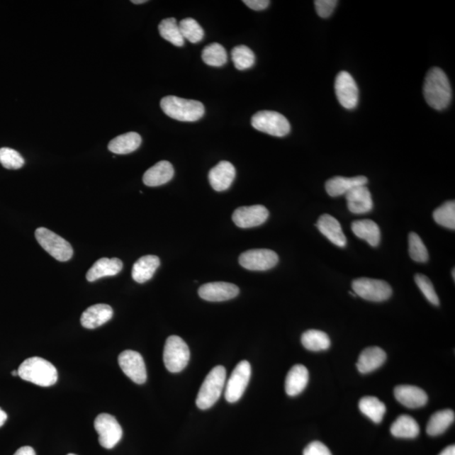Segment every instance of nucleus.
I'll return each mask as SVG.
<instances>
[{
	"label": "nucleus",
	"instance_id": "1",
	"mask_svg": "<svg viewBox=\"0 0 455 455\" xmlns=\"http://www.w3.org/2000/svg\"><path fill=\"white\" fill-rule=\"evenodd\" d=\"M423 94L427 104L442 111L447 108L452 99V90L447 75L439 68L429 70L426 76Z\"/></svg>",
	"mask_w": 455,
	"mask_h": 455
},
{
	"label": "nucleus",
	"instance_id": "2",
	"mask_svg": "<svg viewBox=\"0 0 455 455\" xmlns=\"http://www.w3.org/2000/svg\"><path fill=\"white\" fill-rule=\"evenodd\" d=\"M18 374L24 381L43 387L52 386L57 381L55 365L39 356L25 360L18 369Z\"/></svg>",
	"mask_w": 455,
	"mask_h": 455
},
{
	"label": "nucleus",
	"instance_id": "3",
	"mask_svg": "<svg viewBox=\"0 0 455 455\" xmlns=\"http://www.w3.org/2000/svg\"><path fill=\"white\" fill-rule=\"evenodd\" d=\"M160 107L168 117L181 122H196L203 117L202 102L169 96L160 101Z\"/></svg>",
	"mask_w": 455,
	"mask_h": 455
},
{
	"label": "nucleus",
	"instance_id": "4",
	"mask_svg": "<svg viewBox=\"0 0 455 455\" xmlns=\"http://www.w3.org/2000/svg\"><path fill=\"white\" fill-rule=\"evenodd\" d=\"M226 370L223 366L213 368L200 388L196 404L201 410L211 408L217 403L225 385Z\"/></svg>",
	"mask_w": 455,
	"mask_h": 455
},
{
	"label": "nucleus",
	"instance_id": "5",
	"mask_svg": "<svg viewBox=\"0 0 455 455\" xmlns=\"http://www.w3.org/2000/svg\"><path fill=\"white\" fill-rule=\"evenodd\" d=\"M35 239L45 251L60 262H68L73 257L74 251L71 245L46 228H38L35 232Z\"/></svg>",
	"mask_w": 455,
	"mask_h": 455
},
{
	"label": "nucleus",
	"instance_id": "6",
	"mask_svg": "<svg viewBox=\"0 0 455 455\" xmlns=\"http://www.w3.org/2000/svg\"><path fill=\"white\" fill-rule=\"evenodd\" d=\"M163 359L168 371L179 373L189 364V347L180 337L171 336L164 345Z\"/></svg>",
	"mask_w": 455,
	"mask_h": 455
},
{
	"label": "nucleus",
	"instance_id": "7",
	"mask_svg": "<svg viewBox=\"0 0 455 455\" xmlns=\"http://www.w3.org/2000/svg\"><path fill=\"white\" fill-rule=\"evenodd\" d=\"M252 125L258 131L280 137L288 135L291 129L288 119L274 111H258L252 118Z\"/></svg>",
	"mask_w": 455,
	"mask_h": 455
},
{
	"label": "nucleus",
	"instance_id": "8",
	"mask_svg": "<svg viewBox=\"0 0 455 455\" xmlns=\"http://www.w3.org/2000/svg\"><path fill=\"white\" fill-rule=\"evenodd\" d=\"M356 296L372 302H383L392 296L391 285L386 281L362 278L355 279L352 283Z\"/></svg>",
	"mask_w": 455,
	"mask_h": 455
},
{
	"label": "nucleus",
	"instance_id": "9",
	"mask_svg": "<svg viewBox=\"0 0 455 455\" xmlns=\"http://www.w3.org/2000/svg\"><path fill=\"white\" fill-rule=\"evenodd\" d=\"M94 425L99 435V443L102 447L107 449H113L122 439V427L111 415L100 414L96 417Z\"/></svg>",
	"mask_w": 455,
	"mask_h": 455
},
{
	"label": "nucleus",
	"instance_id": "10",
	"mask_svg": "<svg viewBox=\"0 0 455 455\" xmlns=\"http://www.w3.org/2000/svg\"><path fill=\"white\" fill-rule=\"evenodd\" d=\"M251 376L252 367L247 361H242L236 366L226 386L225 399L228 403H237L242 398Z\"/></svg>",
	"mask_w": 455,
	"mask_h": 455
},
{
	"label": "nucleus",
	"instance_id": "11",
	"mask_svg": "<svg viewBox=\"0 0 455 455\" xmlns=\"http://www.w3.org/2000/svg\"><path fill=\"white\" fill-rule=\"evenodd\" d=\"M278 254L269 249H249L239 257L240 266L249 271H267L278 264Z\"/></svg>",
	"mask_w": 455,
	"mask_h": 455
},
{
	"label": "nucleus",
	"instance_id": "12",
	"mask_svg": "<svg viewBox=\"0 0 455 455\" xmlns=\"http://www.w3.org/2000/svg\"><path fill=\"white\" fill-rule=\"evenodd\" d=\"M337 100L346 109H354L359 104V88L352 76L347 71L339 73L335 82Z\"/></svg>",
	"mask_w": 455,
	"mask_h": 455
},
{
	"label": "nucleus",
	"instance_id": "13",
	"mask_svg": "<svg viewBox=\"0 0 455 455\" xmlns=\"http://www.w3.org/2000/svg\"><path fill=\"white\" fill-rule=\"evenodd\" d=\"M118 364L123 372L133 382L142 385L147 381L145 360L140 354L133 350H126L118 356Z\"/></svg>",
	"mask_w": 455,
	"mask_h": 455
},
{
	"label": "nucleus",
	"instance_id": "14",
	"mask_svg": "<svg viewBox=\"0 0 455 455\" xmlns=\"http://www.w3.org/2000/svg\"><path fill=\"white\" fill-rule=\"evenodd\" d=\"M269 217V212L262 205L240 207L233 213L232 220L236 225L242 229L257 227L264 224Z\"/></svg>",
	"mask_w": 455,
	"mask_h": 455
},
{
	"label": "nucleus",
	"instance_id": "15",
	"mask_svg": "<svg viewBox=\"0 0 455 455\" xmlns=\"http://www.w3.org/2000/svg\"><path fill=\"white\" fill-rule=\"evenodd\" d=\"M240 289L236 285L225 282L203 284L198 289V294L204 300L222 302L238 296Z\"/></svg>",
	"mask_w": 455,
	"mask_h": 455
},
{
	"label": "nucleus",
	"instance_id": "16",
	"mask_svg": "<svg viewBox=\"0 0 455 455\" xmlns=\"http://www.w3.org/2000/svg\"><path fill=\"white\" fill-rule=\"evenodd\" d=\"M236 175L235 168L229 162H221L208 174V180L213 190L224 191L230 189Z\"/></svg>",
	"mask_w": 455,
	"mask_h": 455
},
{
	"label": "nucleus",
	"instance_id": "17",
	"mask_svg": "<svg viewBox=\"0 0 455 455\" xmlns=\"http://www.w3.org/2000/svg\"><path fill=\"white\" fill-rule=\"evenodd\" d=\"M347 208L355 214L367 213L373 209L371 193L366 185L354 187L346 195Z\"/></svg>",
	"mask_w": 455,
	"mask_h": 455
},
{
	"label": "nucleus",
	"instance_id": "18",
	"mask_svg": "<svg viewBox=\"0 0 455 455\" xmlns=\"http://www.w3.org/2000/svg\"><path fill=\"white\" fill-rule=\"evenodd\" d=\"M113 316V310L108 305L98 303L89 307L80 318L82 327L86 329H96L101 327Z\"/></svg>",
	"mask_w": 455,
	"mask_h": 455
},
{
	"label": "nucleus",
	"instance_id": "19",
	"mask_svg": "<svg viewBox=\"0 0 455 455\" xmlns=\"http://www.w3.org/2000/svg\"><path fill=\"white\" fill-rule=\"evenodd\" d=\"M318 230L320 233L327 237L330 242L338 247H345L347 238L343 233L340 223L330 214L325 213L321 215L318 222Z\"/></svg>",
	"mask_w": 455,
	"mask_h": 455
},
{
	"label": "nucleus",
	"instance_id": "20",
	"mask_svg": "<svg viewBox=\"0 0 455 455\" xmlns=\"http://www.w3.org/2000/svg\"><path fill=\"white\" fill-rule=\"evenodd\" d=\"M395 396L400 404L408 408L425 407L428 397L421 388L413 386H399L395 389Z\"/></svg>",
	"mask_w": 455,
	"mask_h": 455
},
{
	"label": "nucleus",
	"instance_id": "21",
	"mask_svg": "<svg viewBox=\"0 0 455 455\" xmlns=\"http://www.w3.org/2000/svg\"><path fill=\"white\" fill-rule=\"evenodd\" d=\"M123 262L118 258H101L88 271L86 279L92 283L106 276H116L123 270Z\"/></svg>",
	"mask_w": 455,
	"mask_h": 455
},
{
	"label": "nucleus",
	"instance_id": "22",
	"mask_svg": "<svg viewBox=\"0 0 455 455\" xmlns=\"http://www.w3.org/2000/svg\"><path fill=\"white\" fill-rule=\"evenodd\" d=\"M367 183L368 178L362 176L351 178L336 176L325 183V190L331 197L336 198L346 195L354 187L364 186Z\"/></svg>",
	"mask_w": 455,
	"mask_h": 455
},
{
	"label": "nucleus",
	"instance_id": "23",
	"mask_svg": "<svg viewBox=\"0 0 455 455\" xmlns=\"http://www.w3.org/2000/svg\"><path fill=\"white\" fill-rule=\"evenodd\" d=\"M172 164L167 160H162L152 167L145 173L142 181L148 186H159L167 184L174 176Z\"/></svg>",
	"mask_w": 455,
	"mask_h": 455
},
{
	"label": "nucleus",
	"instance_id": "24",
	"mask_svg": "<svg viewBox=\"0 0 455 455\" xmlns=\"http://www.w3.org/2000/svg\"><path fill=\"white\" fill-rule=\"evenodd\" d=\"M386 360V352L378 347H368L360 354L356 368L361 373H369L381 368Z\"/></svg>",
	"mask_w": 455,
	"mask_h": 455
},
{
	"label": "nucleus",
	"instance_id": "25",
	"mask_svg": "<svg viewBox=\"0 0 455 455\" xmlns=\"http://www.w3.org/2000/svg\"><path fill=\"white\" fill-rule=\"evenodd\" d=\"M308 382H309V371L306 367L301 364L294 365L289 370L285 381V391L289 396H296L305 389Z\"/></svg>",
	"mask_w": 455,
	"mask_h": 455
},
{
	"label": "nucleus",
	"instance_id": "26",
	"mask_svg": "<svg viewBox=\"0 0 455 455\" xmlns=\"http://www.w3.org/2000/svg\"><path fill=\"white\" fill-rule=\"evenodd\" d=\"M160 265L158 257L148 255L142 257L135 263L132 270V278L138 283H145L153 278Z\"/></svg>",
	"mask_w": 455,
	"mask_h": 455
},
{
	"label": "nucleus",
	"instance_id": "27",
	"mask_svg": "<svg viewBox=\"0 0 455 455\" xmlns=\"http://www.w3.org/2000/svg\"><path fill=\"white\" fill-rule=\"evenodd\" d=\"M352 230L356 237L366 240L373 247H378L381 242V230L373 220H356L352 224Z\"/></svg>",
	"mask_w": 455,
	"mask_h": 455
},
{
	"label": "nucleus",
	"instance_id": "28",
	"mask_svg": "<svg viewBox=\"0 0 455 455\" xmlns=\"http://www.w3.org/2000/svg\"><path fill=\"white\" fill-rule=\"evenodd\" d=\"M142 138L138 133L130 132L113 138L109 142L108 150L116 155H128L140 148Z\"/></svg>",
	"mask_w": 455,
	"mask_h": 455
},
{
	"label": "nucleus",
	"instance_id": "29",
	"mask_svg": "<svg viewBox=\"0 0 455 455\" xmlns=\"http://www.w3.org/2000/svg\"><path fill=\"white\" fill-rule=\"evenodd\" d=\"M391 432L395 438L415 439L420 432V427L413 417L403 415L391 425Z\"/></svg>",
	"mask_w": 455,
	"mask_h": 455
},
{
	"label": "nucleus",
	"instance_id": "30",
	"mask_svg": "<svg viewBox=\"0 0 455 455\" xmlns=\"http://www.w3.org/2000/svg\"><path fill=\"white\" fill-rule=\"evenodd\" d=\"M454 417L452 410H442L435 412L427 423V434L432 437L443 434L454 422Z\"/></svg>",
	"mask_w": 455,
	"mask_h": 455
},
{
	"label": "nucleus",
	"instance_id": "31",
	"mask_svg": "<svg viewBox=\"0 0 455 455\" xmlns=\"http://www.w3.org/2000/svg\"><path fill=\"white\" fill-rule=\"evenodd\" d=\"M359 407L365 416L377 425L383 421L386 412V405L374 396L364 397L360 400Z\"/></svg>",
	"mask_w": 455,
	"mask_h": 455
},
{
	"label": "nucleus",
	"instance_id": "32",
	"mask_svg": "<svg viewBox=\"0 0 455 455\" xmlns=\"http://www.w3.org/2000/svg\"><path fill=\"white\" fill-rule=\"evenodd\" d=\"M301 342L306 349L313 352L327 350L331 346L328 335L319 330H309L303 333Z\"/></svg>",
	"mask_w": 455,
	"mask_h": 455
},
{
	"label": "nucleus",
	"instance_id": "33",
	"mask_svg": "<svg viewBox=\"0 0 455 455\" xmlns=\"http://www.w3.org/2000/svg\"><path fill=\"white\" fill-rule=\"evenodd\" d=\"M159 33L167 42L173 44L174 46H184L185 39L183 38L175 18H167L163 20L159 25Z\"/></svg>",
	"mask_w": 455,
	"mask_h": 455
},
{
	"label": "nucleus",
	"instance_id": "34",
	"mask_svg": "<svg viewBox=\"0 0 455 455\" xmlns=\"http://www.w3.org/2000/svg\"><path fill=\"white\" fill-rule=\"evenodd\" d=\"M202 59L209 66L221 67L228 61L227 52L221 44L211 43L203 48Z\"/></svg>",
	"mask_w": 455,
	"mask_h": 455
},
{
	"label": "nucleus",
	"instance_id": "35",
	"mask_svg": "<svg viewBox=\"0 0 455 455\" xmlns=\"http://www.w3.org/2000/svg\"><path fill=\"white\" fill-rule=\"evenodd\" d=\"M232 61L238 70L251 69L256 62L255 53L245 45L236 46L231 51Z\"/></svg>",
	"mask_w": 455,
	"mask_h": 455
},
{
	"label": "nucleus",
	"instance_id": "36",
	"mask_svg": "<svg viewBox=\"0 0 455 455\" xmlns=\"http://www.w3.org/2000/svg\"><path fill=\"white\" fill-rule=\"evenodd\" d=\"M437 224L447 228L449 230H455V202L449 201L442 206L437 208L432 214Z\"/></svg>",
	"mask_w": 455,
	"mask_h": 455
},
{
	"label": "nucleus",
	"instance_id": "37",
	"mask_svg": "<svg viewBox=\"0 0 455 455\" xmlns=\"http://www.w3.org/2000/svg\"><path fill=\"white\" fill-rule=\"evenodd\" d=\"M179 28L183 38L191 43H198L203 39L204 30L193 18L183 19L179 23Z\"/></svg>",
	"mask_w": 455,
	"mask_h": 455
},
{
	"label": "nucleus",
	"instance_id": "38",
	"mask_svg": "<svg viewBox=\"0 0 455 455\" xmlns=\"http://www.w3.org/2000/svg\"><path fill=\"white\" fill-rule=\"evenodd\" d=\"M409 254L410 258L417 262H427L429 258L426 245L420 236L414 232L409 235Z\"/></svg>",
	"mask_w": 455,
	"mask_h": 455
},
{
	"label": "nucleus",
	"instance_id": "39",
	"mask_svg": "<svg viewBox=\"0 0 455 455\" xmlns=\"http://www.w3.org/2000/svg\"><path fill=\"white\" fill-rule=\"evenodd\" d=\"M0 164L8 169H18L24 166L25 159L15 150L0 149Z\"/></svg>",
	"mask_w": 455,
	"mask_h": 455
},
{
	"label": "nucleus",
	"instance_id": "40",
	"mask_svg": "<svg viewBox=\"0 0 455 455\" xmlns=\"http://www.w3.org/2000/svg\"><path fill=\"white\" fill-rule=\"evenodd\" d=\"M415 282H416L417 287L420 288L423 296H425L428 301L432 305L439 306V298L437 294L434 285H432L429 279L423 274H416L415 276Z\"/></svg>",
	"mask_w": 455,
	"mask_h": 455
},
{
	"label": "nucleus",
	"instance_id": "41",
	"mask_svg": "<svg viewBox=\"0 0 455 455\" xmlns=\"http://www.w3.org/2000/svg\"><path fill=\"white\" fill-rule=\"evenodd\" d=\"M337 3L336 0H316L315 1L316 12L321 18H327L332 14Z\"/></svg>",
	"mask_w": 455,
	"mask_h": 455
},
{
	"label": "nucleus",
	"instance_id": "42",
	"mask_svg": "<svg viewBox=\"0 0 455 455\" xmlns=\"http://www.w3.org/2000/svg\"><path fill=\"white\" fill-rule=\"evenodd\" d=\"M303 455H332L330 449L319 441L312 442L303 449Z\"/></svg>",
	"mask_w": 455,
	"mask_h": 455
},
{
	"label": "nucleus",
	"instance_id": "43",
	"mask_svg": "<svg viewBox=\"0 0 455 455\" xmlns=\"http://www.w3.org/2000/svg\"><path fill=\"white\" fill-rule=\"evenodd\" d=\"M243 3L252 10L257 11L266 10L270 4L269 0H244Z\"/></svg>",
	"mask_w": 455,
	"mask_h": 455
},
{
	"label": "nucleus",
	"instance_id": "44",
	"mask_svg": "<svg viewBox=\"0 0 455 455\" xmlns=\"http://www.w3.org/2000/svg\"><path fill=\"white\" fill-rule=\"evenodd\" d=\"M14 455H35V450L30 446H25L18 449Z\"/></svg>",
	"mask_w": 455,
	"mask_h": 455
},
{
	"label": "nucleus",
	"instance_id": "45",
	"mask_svg": "<svg viewBox=\"0 0 455 455\" xmlns=\"http://www.w3.org/2000/svg\"><path fill=\"white\" fill-rule=\"evenodd\" d=\"M439 455H455V446L450 445L440 453Z\"/></svg>",
	"mask_w": 455,
	"mask_h": 455
},
{
	"label": "nucleus",
	"instance_id": "46",
	"mask_svg": "<svg viewBox=\"0 0 455 455\" xmlns=\"http://www.w3.org/2000/svg\"><path fill=\"white\" fill-rule=\"evenodd\" d=\"M7 417V414L0 408V427H1L4 425V422H6Z\"/></svg>",
	"mask_w": 455,
	"mask_h": 455
},
{
	"label": "nucleus",
	"instance_id": "47",
	"mask_svg": "<svg viewBox=\"0 0 455 455\" xmlns=\"http://www.w3.org/2000/svg\"><path fill=\"white\" fill-rule=\"evenodd\" d=\"M146 0H133L132 3L135 4H145Z\"/></svg>",
	"mask_w": 455,
	"mask_h": 455
},
{
	"label": "nucleus",
	"instance_id": "48",
	"mask_svg": "<svg viewBox=\"0 0 455 455\" xmlns=\"http://www.w3.org/2000/svg\"><path fill=\"white\" fill-rule=\"evenodd\" d=\"M12 376H19V374H18V370H14V371L12 372Z\"/></svg>",
	"mask_w": 455,
	"mask_h": 455
},
{
	"label": "nucleus",
	"instance_id": "49",
	"mask_svg": "<svg viewBox=\"0 0 455 455\" xmlns=\"http://www.w3.org/2000/svg\"><path fill=\"white\" fill-rule=\"evenodd\" d=\"M455 271V269H453V279H455V275H454L455 274V271Z\"/></svg>",
	"mask_w": 455,
	"mask_h": 455
},
{
	"label": "nucleus",
	"instance_id": "50",
	"mask_svg": "<svg viewBox=\"0 0 455 455\" xmlns=\"http://www.w3.org/2000/svg\"><path fill=\"white\" fill-rule=\"evenodd\" d=\"M68 455H76V454H68Z\"/></svg>",
	"mask_w": 455,
	"mask_h": 455
}]
</instances>
